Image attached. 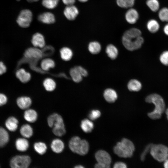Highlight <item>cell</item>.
<instances>
[{
    "label": "cell",
    "instance_id": "obj_51",
    "mask_svg": "<svg viewBox=\"0 0 168 168\" xmlns=\"http://www.w3.org/2000/svg\"><path fill=\"white\" fill-rule=\"evenodd\" d=\"M16 0L18 1H19L20 0ZM26 0L28 2H37L39 0Z\"/></svg>",
    "mask_w": 168,
    "mask_h": 168
},
{
    "label": "cell",
    "instance_id": "obj_23",
    "mask_svg": "<svg viewBox=\"0 0 168 168\" xmlns=\"http://www.w3.org/2000/svg\"><path fill=\"white\" fill-rule=\"evenodd\" d=\"M127 87L130 91H138L141 90L142 84L139 80L136 79H132L128 82Z\"/></svg>",
    "mask_w": 168,
    "mask_h": 168
},
{
    "label": "cell",
    "instance_id": "obj_4",
    "mask_svg": "<svg viewBox=\"0 0 168 168\" xmlns=\"http://www.w3.org/2000/svg\"><path fill=\"white\" fill-rule=\"evenodd\" d=\"M122 41L125 48L129 51H132L140 49L144 43V39L141 36L135 38L124 33Z\"/></svg>",
    "mask_w": 168,
    "mask_h": 168
},
{
    "label": "cell",
    "instance_id": "obj_16",
    "mask_svg": "<svg viewBox=\"0 0 168 168\" xmlns=\"http://www.w3.org/2000/svg\"><path fill=\"white\" fill-rule=\"evenodd\" d=\"M24 118L27 122L34 123L37 121L38 114L35 110L29 108L25 110L24 114Z\"/></svg>",
    "mask_w": 168,
    "mask_h": 168
},
{
    "label": "cell",
    "instance_id": "obj_41",
    "mask_svg": "<svg viewBox=\"0 0 168 168\" xmlns=\"http://www.w3.org/2000/svg\"><path fill=\"white\" fill-rule=\"evenodd\" d=\"M153 144L151 143L148 144L145 147L140 156V159L141 161H143L145 160L146 156L149 152H150L151 147Z\"/></svg>",
    "mask_w": 168,
    "mask_h": 168
},
{
    "label": "cell",
    "instance_id": "obj_42",
    "mask_svg": "<svg viewBox=\"0 0 168 168\" xmlns=\"http://www.w3.org/2000/svg\"><path fill=\"white\" fill-rule=\"evenodd\" d=\"M75 67L77 70L83 77H85L88 75V73L87 71L82 67L81 66H76Z\"/></svg>",
    "mask_w": 168,
    "mask_h": 168
},
{
    "label": "cell",
    "instance_id": "obj_53",
    "mask_svg": "<svg viewBox=\"0 0 168 168\" xmlns=\"http://www.w3.org/2000/svg\"><path fill=\"white\" fill-rule=\"evenodd\" d=\"M79 1L81 2H87L88 0H78Z\"/></svg>",
    "mask_w": 168,
    "mask_h": 168
},
{
    "label": "cell",
    "instance_id": "obj_31",
    "mask_svg": "<svg viewBox=\"0 0 168 168\" xmlns=\"http://www.w3.org/2000/svg\"><path fill=\"white\" fill-rule=\"evenodd\" d=\"M9 140V135L7 131L3 128L0 127V147L6 145Z\"/></svg>",
    "mask_w": 168,
    "mask_h": 168
},
{
    "label": "cell",
    "instance_id": "obj_36",
    "mask_svg": "<svg viewBox=\"0 0 168 168\" xmlns=\"http://www.w3.org/2000/svg\"><path fill=\"white\" fill-rule=\"evenodd\" d=\"M146 3L148 7L152 12H156L159 8L160 4L158 0H147Z\"/></svg>",
    "mask_w": 168,
    "mask_h": 168
},
{
    "label": "cell",
    "instance_id": "obj_44",
    "mask_svg": "<svg viewBox=\"0 0 168 168\" xmlns=\"http://www.w3.org/2000/svg\"><path fill=\"white\" fill-rule=\"evenodd\" d=\"M7 101V96L4 94L0 93V106L5 104Z\"/></svg>",
    "mask_w": 168,
    "mask_h": 168
},
{
    "label": "cell",
    "instance_id": "obj_10",
    "mask_svg": "<svg viewBox=\"0 0 168 168\" xmlns=\"http://www.w3.org/2000/svg\"><path fill=\"white\" fill-rule=\"evenodd\" d=\"M79 10L76 7L73 5L67 6L63 13L65 17L68 20H74L79 14Z\"/></svg>",
    "mask_w": 168,
    "mask_h": 168
},
{
    "label": "cell",
    "instance_id": "obj_19",
    "mask_svg": "<svg viewBox=\"0 0 168 168\" xmlns=\"http://www.w3.org/2000/svg\"><path fill=\"white\" fill-rule=\"evenodd\" d=\"M16 149L19 151L24 152L26 151L29 146V143L27 138H24L17 139L15 142Z\"/></svg>",
    "mask_w": 168,
    "mask_h": 168
},
{
    "label": "cell",
    "instance_id": "obj_25",
    "mask_svg": "<svg viewBox=\"0 0 168 168\" xmlns=\"http://www.w3.org/2000/svg\"><path fill=\"white\" fill-rule=\"evenodd\" d=\"M105 51L108 56L112 59H115L118 55V49L113 44H108L106 47Z\"/></svg>",
    "mask_w": 168,
    "mask_h": 168
},
{
    "label": "cell",
    "instance_id": "obj_21",
    "mask_svg": "<svg viewBox=\"0 0 168 168\" xmlns=\"http://www.w3.org/2000/svg\"><path fill=\"white\" fill-rule=\"evenodd\" d=\"M20 133L23 137L29 138L33 134V129L31 126L28 124L23 125L20 129Z\"/></svg>",
    "mask_w": 168,
    "mask_h": 168
},
{
    "label": "cell",
    "instance_id": "obj_34",
    "mask_svg": "<svg viewBox=\"0 0 168 168\" xmlns=\"http://www.w3.org/2000/svg\"><path fill=\"white\" fill-rule=\"evenodd\" d=\"M54 134L58 137H61L66 133V129L65 124L54 126L52 128Z\"/></svg>",
    "mask_w": 168,
    "mask_h": 168
},
{
    "label": "cell",
    "instance_id": "obj_24",
    "mask_svg": "<svg viewBox=\"0 0 168 168\" xmlns=\"http://www.w3.org/2000/svg\"><path fill=\"white\" fill-rule=\"evenodd\" d=\"M94 126L92 122L88 119H83L81 122V128L83 131L86 133L91 132Z\"/></svg>",
    "mask_w": 168,
    "mask_h": 168
},
{
    "label": "cell",
    "instance_id": "obj_17",
    "mask_svg": "<svg viewBox=\"0 0 168 168\" xmlns=\"http://www.w3.org/2000/svg\"><path fill=\"white\" fill-rule=\"evenodd\" d=\"M38 18L40 21L46 24H53L55 21L54 15L52 13L49 12H45L40 14Z\"/></svg>",
    "mask_w": 168,
    "mask_h": 168
},
{
    "label": "cell",
    "instance_id": "obj_48",
    "mask_svg": "<svg viewBox=\"0 0 168 168\" xmlns=\"http://www.w3.org/2000/svg\"><path fill=\"white\" fill-rule=\"evenodd\" d=\"M163 31L165 34L168 36V23L166 24L164 26Z\"/></svg>",
    "mask_w": 168,
    "mask_h": 168
},
{
    "label": "cell",
    "instance_id": "obj_18",
    "mask_svg": "<svg viewBox=\"0 0 168 168\" xmlns=\"http://www.w3.org/2000/svg\"><path fill=\"white\" fill-rule=\"evenodd\" d=\"M16 75L17 78L23 83L28 82L31 78L30 73L22 68L18 69L16 71Z\"/></svg>",
    "mask_w": 168,
    "mask_h": 168
},
{
    "label": "cell",
    "instance_id": "obj_30",
    "mask_svg": "<svg viewBox=\"0 0 168 168\" xmlns=\"http://www.w3.org/2000/svg\"><path fill=\"white\" fill-rule=\"evenodd\" d=\"M35 151L40 155H43L46 152L47 147L46 144L42 142H38L34 144Z\"/></svg>",
    "mask_w": 168,
    "mask_h": 168
},
{
    "label": "cell",
    "instance_id": "obj_9",
    "mask_svg": "<svg viewBox=\"0 0 168 168\" xmlns=\"http://www.w3.org/2000/svg\"><path fill=\"white\" fill-rule=\"evenodd\" d=\"M47 122L48 126L52 128L64 124L62 117L57 113H54L50 115L47 118Z\"/></svg>",
    "mask_w": 168,
    "mask_h": 168
},
{
    "label": "cell",
    "instance_id": "obj_14",
    "mask_svg": "<svg viewBox=\"0 0 168 168\" xmlns=\"http://www.w3.org/2000/svg\"><path fill=\"white\" fill-rule=\"evenodd\" d=\"M31 43L35 47L42 48L45 45V41L43 35L39 33H36L33 35Z\"/></svg>",
    "mask_w": 168,
    "mask_h": 168
},
{
    "label": "cell",
    "instance_id": "obj_40",
    "mask_svg": "<svg viewBox=\"0 0 168 168\" xmlns=\"http://www.w3.org/2000/svg\"><path fill=\"white\" fill-rule=\"evenodd\" d=\"M101 115V113L98 110H92L89 113L88 117L91 120H94L99 118Z\"/></svg>",
    "mask_w": 168,
    "mask_h": 168
},
{
    "label": "cell",
    "instance_id": "obj_15",
    "mask_svg": "<svg viewBox=\"0 0 168 168\" xmlns=\"http://www.w3.org/2000/svg\"><path fill=\"white\" fill-rule=\"evenodd\" d=\"M50 147L54 152L59 153L63 152L65 146L64 142L62 140L58 138H56L52 141Z\"/></svg>",
    "mask_w": 168,
    "mask_h": 168
},
{
    "label": "cell",
    "instance_id": "obj_3",
    "mask_svg": "<svg viewBox=\"0 0 168 168\" xmlns=\"http://www.w3.org/2000/svg\"><path fill=\"white\" fill-rule=\"evenodd\" d=\"M68 146L72 152L82 156L87 153L89 148L88 142L85 140L82 139L78 136H73L70 139Z\"/></svg>",
    "mask_w": 168,
    "mask_h": 168
},
{
    "label": "cell",
    "instance_id": "obj_22",
    "mask_svg": "<svg viewBox=\"0 0 168 168\" xmlns=\"http://www.w3.org/2000/svg\"><path fill=\"white\" fill-rule=\"evenodd\" d=\"M18 121L14 117H10L7 119L5 122V126L11 131H16L18 127Z\"/></svg>",
    "mask_w": 168,
    "mask_h": 168
},
{
    "label": "cell",
    "instance_id": "obj_50",
    "mask_svg": "<svg viewBox=\"0 0 168 168\" xmlns=\"http://www.w3.org/2000/svg\"><path fill=\"white\" fill-rule=\"evenodd\" d=\"M74 168H85L84 166L82 165H79L76 166Z\"/></svg>",
    "mask_w": 168,
    "mask_h": 168
},
{
    "label": "cell",
    "instance_id": "obj_12",
    "mask_svg": "<svg viewBox=\"0 0 168 168\" xmlns=\"http://www.w3.org/2000/svg\"><path fill=\"white\" fill-rule=\"evenodd\" d=\"M42 51L36 47L30 48L27 49L24 54V56L27 58L38 59L42 56Z\"/></svg>",
    "mask_w": 168,
    "mask_h": 168
},
{
    "label": "cell",
    "instance_id": "obj_13",
    "mask_svg": "<svg viewBox=\"0 0 168 168\" xmlns=\"http://www.w3.org/2000/svg\"><path fill=\"white\" fill-rule=\"evenodd\" d=\"M31 99L26 96L19 97L16 100V103L18 107L22 110H26L30 108L32 104Z\"/></svg>",
    "mask_w": 168,
    "mask_h": 168
},
{
    "label": "cell",
    "instance_id": "obj_33",
    "mask_svg": "<svg viewBox=\"0 0 168 168\" xmlns=\"http://www.w3.org/2000/svg\"><path fill=\"white\" fill-rule=\"evenodd\" d=\"M69 73L72 79L74 82L79 83L82 81L83 77L75 67L70 69Z\"/></svg>",
    "mask_w": 168,
    "mask_h": 168
},
{
    "label": "cell",
    "instance_id": "obj_52",
    "mask_svg": "<svg viewBox=\"0 0 168 168\" xmlns=\"http://www.w3.org/2000/svg\"><path fill=\"white\" fill-rule=\"evenodd\" d=\"M165 113L167 119L168 120V108L166 110Z\"/></svg>",
    "mask_w": 168,
    "mask_h": 168
},
{
    "label": "cell",
    "instance_id": "obj_39",
    "mask_svg": "<svg viewBox=\"0 0 168 168\" xmlns=\"http://www.w3.org/2000/svg\"><path fill=\"white\" fill-rule=\"evenodd\" d=\"M159 59L160 62L163 65L168 66V50H165L160 54Z\"/></svg>",
    "mask_w": 168,
    "mask_h": 168
},
{
    "label": "cell",
    "instance_id": "obj_38",
    "mask_svg": "<svg viewBox=\"0 0 168 168\" xmlns=\"http://www.w3.org/2000/svg\"><path fill=\"white\" fill-rule=\"evenodd\" d=\"M158 16L160 20L162 21H168V8L164 7L159 12Z\"/></svg>",
    "mask_w": 168,
    "mask_h": 168
},
{
    "label": "cell",
    "instance_id": "obj_49",
    "mask_svg": "<svg viewBox=\"0 0 168 168\" xmlns=\"http://www.w3.org/2000/svg\"><path fill=\"white\" fill-rule=\"evenodd\" d=\"M164 168H168V159L164 161Z\"/></svg>",
    "mask_w": 168,
    "mask_h": 168
},
{
    "label": "cell",
    "instance_id": "obj_43",
    "mask_svg": "<svg viewBox=\"0 0 168 168\" xmlns=\"http://www.w3.org/2000/svg\"><path fill=\"white\" fill-rule=\"evenodd\" d=\"M113 168H127V166L125 163L122 161H118L114 164Z\"/></svg>",
    "mask_w": 168,
    "mask_h": 168
},
{
    "label": "cell",
    "instance_id": "obj_2",
    "mask_svg": "<svg viewBox=\"0 0 168 168\" xmlns=\"http://www.w3.org/2000/svg\"><path fill=\"white\" fill-rule=\"evenodd\" d=\"M135 150L133 143L129 139L123 138L118 142L114 147V153L120 157L127 158L131 157Z\"/></svg>",
    "mask_w": 168,
    "mask_h": 168
},
{
    "label": "cell",
    "instance_id": "obj_6",
    "mask_svg": "<svg viewBox=\"0 0 168 168\" xmlns=\"http://www.w3.org/2000/svg\"><path fill=\"white\" fill-rule=\"evenodd\" d=\"M30 162L28 156L16 155L11 159L10 165L11 168H28Z\"/></svg>",
    "mask_w": 168,
    "mask_h": 168
},
{
    "label": "cell",
    "instance_id": "obj_1",
    "mask_svg": "<svg viewBox=\"0 0 168 168\" xmlns=\"http://www.w3.org/2000/svg\"><path fill=\"white\" fill-rule=\"evenodd\" d=\"M145 100L146 102L153 104L154 106V110L148 113V117L154 120L160 119L166 110L165 102L162 97L158 94L152 93L147 96Z\"/></svg>",
    "mask_w": 168,
    "mask_h": 168
},
{
    "label": "cell",
    "instance_id": "obj_27",
    "mask_svg": "<svg viewBox=\"0 0 168 168\" xmlns=\"http://www.w3.org/2000/svg\"><path fill=\"white\" fill-rule=\"evenodd\" d=\"M61 57L65 61H68L72 58L73 53L72 50L67 47L62 48L60 51Z\"/></svg>",
    "mask_w": 168,
    "mask_h": 168
},
{
    "label": "cell",
    "instance_id": "obj_29",
    "mask_svg": "<svg viewBox=\"0 0 168 168\" xmlns=\"http://www.w3.org/2000/svg\"><path fill=\"white\" fill-rule=\"evenodd\" d=\"M89 51L93 54L99 53L101 50V46L100 43L96 41L90 42L88 45Z\"/></svg>",
    "mask_w": 168,
    "mask_h": 168
},
{
    "label": "cell",
    "instance_id": "obj_26",
    "mask_svg": "<svg viewBox=\"0 0 168 168\" xmlns=\"http://www.w3.org/2000/svg\"><path fill=\"white\" fill-rule=\"evenodd\" d=\"M148 30L152 33L157 32L160 28V25L156 20L152 19L148 21L147 24Z\"/></svg>",
    "mask_w": 168,
    "mask_h": 168
},
{
    "label": "cell",
    "instance_id": "obj_37",
    "mask_svg": "<svg viewBox=\"0 0 168 168\" xmlns=\"http://www.w3.org/2000/svg\"><path fill=\"white\" fill-rule=\"evenodd\" d=\"M58 2L59 0H42V4L45 8L53 9L57 6Z\"/></svg>",
    "mask_w": 168,
    "mask_h": 168
},
{
    "label": "cell",
    "instance_id": "obj_28",
    "mask_svg": "<svg viewBox=\"0 0 168 168\" xmlns=\"http://www.w3.org/2000/svg\"><path fill=\"white\" fill-rule=\"evenodd\" d=\"M43 86L45 89L48 91H54L56 87V83L52 78H48L45 79L43 82Z\"/></svg>",
    "mask_w": 168,
    "mask_h": 168
},
{
    "label": "cell",
    "instance_id": "obj_35",
    "mask_svg": "<svg viewBox=\"0 0 168 168\" xmlns=\"http://www.w3.org/2000/svg\"><path fill=\"white\" fill-rule=\"evenodd\" d=\"M135 0H116L117 5L123 8H131L134 5Z\"/></svg>",
    "mask_w": 168,
    "mask_h": 168
},
{
    "label": "cell",
    "instance_id": "obj_20",
    "mask_svg": "<svg viewBox=\"0 0 168 168\" xmlns=\"http://www.w3.org/2000/svg\"><path fill=\"white\" fill-rule=\"evenodd\" d=\"M104 97L105 100L109 103H113L117 100V93L114 89L109 88L106 89L103 93Z\"/></svg>",
    "mask_w": 168,
    "mask_h": 168
},
{
    "label": "cell",
    "instance_id": "obj_8",
    "mask_svg": "<svg viewBox=\"0 0 168 168\" xmlns=\"http://www.w3.org/2000/svg\"><path fill=\"white\" fill-rule=\"evenodd\" d=\"M97 162L110 164L111 162V158L110 154L106 151L100 150L97 151L95 155Z\"/></svg>",
    "mask_w": 168,
    "mask_h": 168
},
{
    "label": "cell",
    "instance_id": "obj_47",
    "mask_svg": "<svg viewBox=\"0 0 168 168\" xmlns=\"http://www.w3.org/2000/svg\"><path fill=\"white\" fill-rule=\"evenodd\" d=\"M63 3L67 6L73 5L76 0H62Z\"/></svg>",
    "mask_w": 168,
    "mask_h": 168
},
{
    "label": "cell",
    "instance_id": "obj_32",
    "mask_svg": "<svg viewBox=\"0 0 168 168\" xmlns=\"http://www.w3.org/2000/svg\"><path fill=\"white\" fill-rule=\"evenodd\" d=\"M55 65L54 62L53 60L49 58L44 59L41 62V67L45 71H48L50 68H54Z\"/></svg>",
    "mask_w": 168,
    "mask_h": 168
},
{
    "label": "cell",
    "instance_id": "obj_45",
    "mask_svg": "<svg viewBox=\"0 0 168 168\" xmlns=\"http://www.w3.org/2000/svg\"><path fill=\"white\" fill-rule=\"evenodd\" d=\"M110 164L101 163H96L95 165V168H110Z\"/></svg>",
    "mask_w": 168,
    "mask_h": 168
},
{
    "label": "cell",
    "instance_id": "obj_11",
    "mask_svg": "<svg viewBox=\"0 0 168 168\" xmlns=\"http://www.w3.org/2000/svg\"><path fill=\"white\" fill-rule=\"evenodd\" d=\"M125 17L127 22L130 24H134L138 20L139 15L136 10L131 7L126 12Z\"/></svg>",
    "mask_w": 168,
    "mask_h": 168
},
{
    "label": "cell",
    "instance_id": "obj_46",
    "mask_svg": "<svg viewBox=\"0 0 168 168\" xmlns=\"http://www.w3.org/2000/svg\"><path fill=\"white\" fill-rule=\"evenodd\" d=\"M7 70V68L3 63L0 61V75L5 73Z\"/></svg>",
    "mask_w": 168,
    "mask_h": 168
},
{
    "label": "cell",
    "instance_id": "obj_5",
    "mask_svg": "<svg viewBox=\"0 0 168 168\" xmlns=\"http://www.w3.org/2000/svg\"><path fill=\"white\" fill-rule=\"evenodd\" d=\"M152 156L159 162L164 161L168 157V147L162 144H153L150 151Z\"/></svg>",
    "mask_w": 168,
    "mask_h": 168
},
{
    "label": "cell",
    "instance_id": "obj_7",
    "mask_svg": "<svg viewBox=\"0 0 168 168\" xmlns=\"http://www.w3.org/2000/svg\"><path fill=\"white\" fill-rule=\"evenodd\" d=\"M32 17V13L30 10H23L20 13L16 21L20 27L24 28H27L30 26Z\"/></svg>",
    "mask_w": 168,
    "mask_h": 168
}]
</instances>
